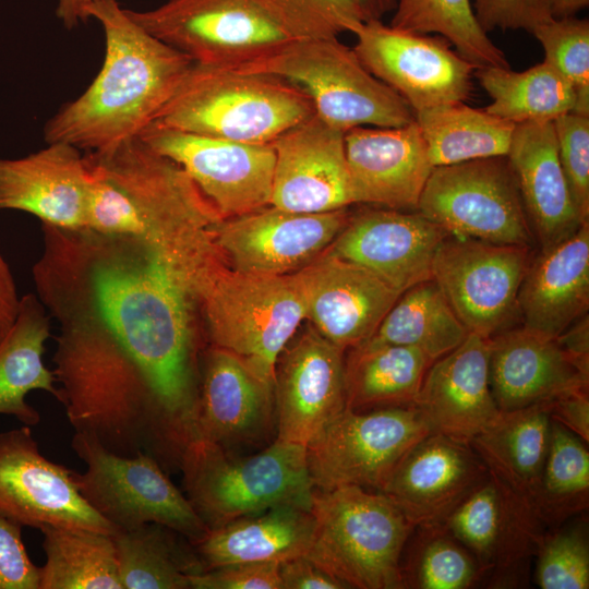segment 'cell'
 Here are the masks:
<instances>
[{
    "label": "cell",
    "mask_w": 589,
    "mask_h": 589,
    "mask_svg": "<svg viewBox=\"0 0 589 589\" xmlns=\"http://www.w3.org/2000/svg\"><path fill=\"white\" fill-rule=\"evenodd\" d=\"M32 273L37 297L60 325L104 324L151 380L170 435L197 431L201 372L197 305L157 251L135 236L41 224Z\"/></svg>",
    "instance_id": "cell-1"
},
{
    "label": "cell",
    "mask_w": 589,
    "mask_h": 589,
    "mask_svg": "<svg viewBox=\"0 0 589 589\" xmlns=\"http://www.w3.org/2000/svg\"><path fill=\"white\" fill-rule=\"evenodd\" d=\"M85 159L92 176L86 228L139 237L175 268L215 249L221 217L178 164L140 136Z\"/></svg>",
    "instance_id": "cell-2"
},
{
    "label": "cell",
    "mask_w": 589,
    "mask_h": 589,
    "mask_svg": "<svg viewBox=\"0 0 589 589\" xmlns=\"http://www.w3.org/2000/svg\"><path fill=\"white\" fill-rule=\"evenodd\" d=\"M86 12L105 34L101 69L48 120L44 134L47 143L98 153L140 136L155 122L193 61L145 31L117 0H97Z\"/></svg>",
    "instance_id": "cell-3"
},
{
    "label": "cell",
    "mask_w": 589,
    "mask_h": 589,
    "mask_svg": "<svg viewBox=\"0 0 589 589\" xmlns=\"http://www.w3.org/2000/svg\"><path fill=\"white\" fill-rule=\"evenodd\" d=\"M60 402L76 433L119 456L175 464L156 390L137 360L100 322L60 325L52 358Z\"/></svg>",
    "instance_id": "cell-4"
},
{
    "label": "cell",
    "mask_w": 589,
    "mask_h": 589,
    "mask_svg": "<svg viewBox=\"0 0 589 589\" xmlns=\"http://www.w3.org/2000/svg\"><path fill=\"white\" fill-rule=\"evenodd\" d=\"M314 113L309 95L279 76L193 63L155 122L205 136L271 144Z\"/></svg>",
    "instance_id": "cell-5"
},
{
    "label": "cell",
    "mask_w": 589,
    "mask_h": 589,
    "mask_svg": "<svg viewBox=\"0 0 589 589\" xmlns=\"http://www.w3.org/2000/svg\"><path fill=\"white\" fill-rule=\"evenodd\" d=\"M195 301L211 346L274 387L276 362L305 320L297 274L244 273L223 261L202 278Z\"/></svg>",
    "instance_id": "cell-6"
},
{
    "label": "cell",
    "mask_w": 589,
    "mask_h": 589,
    "mask_svg": "<svg viewBox=\"0 0 589 589\" xmlns=\"http://www.w3.org/2000/svg\"><path fill=\"white\" fill-rule=\"evenodd\" d=\"M306 557L347 588H405L401 555L416 528L395 503L360 486L313 490Z\"/></svg>",
    "instance_id": "cell-7"
},
{
    "label": "cell",
    "mask_w": 589,
    "mask_h": 589,
    "mask_svg": "<svg viewBox=\"0 0 589 589\" xmlns=\"http://www.w3.org/2000/svg\"><path fill=\"white\" fill-rule=\"evenodd\" d=\"M179 468L187 497L209 530L279 505L311 508L306 447L299 444L275 438L255 455L232 457L199 440L184 449Z\"/></svg>",
    "instance_id": "cell-8"
},
{
    "label": "cell",
    "mask_w": 589,
    "mask_h": 589,
    "mask_svg": "<svg viewBox=\"0 0 589 589\" xmlns=\"http://www.w3.org/2000/svg\"><path fill=\"white\" fill-rule=\"evenodd\" d=\"M233 70L266 73L300 86L311 98L315 115L342 132L414 121L406 100L375 77L338 37L291 39Z\"/></svg>",
    "instance_id": "cell-9"
},
{
    "label": "cell",
    "mask_w": 589,
    "mask_h": 589,
    "mask_svg": "<svg viewBox=\"0 0 589 589\" xmlns=\"http://www.w3.org/2000/svg\"><path fill=\"white\" fill-rule=\"evenodd\" d=\"M71 447L86 470H73L75 485L86 503L117 530L156 522L184 536L192 544L209 531L189 498L147 453L119 456L94 438L74 433Z\"/></svg>",
    "instance_id": "cell-10"
},
{
    "label": "cell",
    "mask_w": 589,
    "mask_h": 589,
    "mask_svg": "<svg viewBox=\"0 0 589 589\" xmlns=\"http://www.w3.org/2000/svg\"><path fill=\"white\" fill-rule=\"evenodd\" d=\"M432 432L413 405L346 408L306 446L313 490L352 485L381 492L401 459Z\"/></svg>",
    "instance_id": "cell-11"
},
{
    "label": "cell",
    "mask_w": 589,
    "mask_h": 589,
    "mask_svg": "<svg viewBox=\"0 0 589 589\" xmlns=\"http://www.w3.org/2000/svg\"><path fill=\"white\" fill-rule=\"evenodd\" d=\"M417 212L452 236L528 248L536 243L506 156L434 167Z\"/></svg>",
    "instance_id": "cell-12"
},
{
    "label": "cell",
    "mask_w": 589,
    "mask_h": 589,
    "mask_svg": "<svg viewBox=\"0 0 589 589\" xmlns=\"http://www.w3.org/2000/svg\"><path fill=\"white\" fill-rule=\"evenodd\" d=\"M127 12L193 63L209 67L238 69L292 39L253 0H167Z\"/></svg>",
    "instance_id": "cell-13"
},
{
    "label": "cell",
    "mask_w": 589,
    "mask_h": 589,
    "mask_svg": "<svg viewBox=\"0 0 589 589\" xmlns=\"http://www.w3.org/2000/svg\"><path fill=\"white\" fill-rule=\"evenodd\" d=\"M531 257L528 247L447 235L432 279L467 329L491 338L519 318L518 292Z\"/></svg>",
    "instance_id": "cell-14"
},
{
    "label": "cell",
    "mask_w": 589,
    "mask_h": 589,
    "mask_svg": "<svg viewBox=\"0 0 589 589\" xmlns=\"http://www.w3.org/2000/svg\"><path fill=\"white\" fill-rule=\"evenodd\" d=\"M178 164L212 203L221 219L271 205L275 152L254 144L149 124L140 135Z\"/></svg>",
    "instance_id": "cell-15"
},
{
    "label": "cell",
    "mask_w": 589,
    "mask_h": 589,
    "mask_svg": "<svg viewBox=\"0 0 589 589\" xmlns=\"http://www.w3.org/2000/svg\"><path fill=\"white\" fill-rule=\"evenodd\" d=\"M353 34L362 64L414 112L470 97L476 67L446 38L397 29L382 20L366 21Z\"/></svg>",
    "instance_id": "cell-16"
},
{
    "label": "cell",
    "mask_w": 589,
    "mask_h": 589,
    "mask_svg": "<svg viewBox=\"0 0 589 589\" xmlns=\"http://www.w3.org/2000/svg\"><path fill=\"white\" fill-rule=\"evenodd\" d=\"M32 426L0 432V516L40 529L61 526L115 534L118 530L79 492L73 470L47 459Z\"/></svg>",
    "instance_id": "cell-17"
},
{
    "label": "cell",
    "mask_w": 589,
    "mask_h": 589,
    "mask_svg": "<svg viewBox=\"0 0 589 589\" xmlns=\"http://www.w3.org/2000/svg\"><path fill=\"white\" fill-rule=\"evenodd\" d=\"M350 213H296L273 205L221 219L214 241L227 264L239 272L288 275L323 254L346 226Z\"/></svg>",
    "instance_id": "cell-18"
},
{
    "label": "cell",
    "mask_w": 589,
    "mask_h": 589,
    "mask_svg": "<svg viewBox=\"0 0 589 589\" xmlns=\"http://www.w3.org/2000/svg\"><path fill=\"white\" fill-rule=\"evenodd\" d=\"M274 402L276 440L306 447L346 409L344 350L308 326L276 362Z\"/></svg>",
    "instance_id": "cell-19"
},
{
    "label": "cell",
    "mask_w": 589,
    "mask_h": 589,
    "mask_svg": "<svg viewBox=\"0 0 589 589\" xmlns=\"http://www.w3.org/2000/svg\"><path fill=\"white\" fill-rule=\"evenodd\" d=\"M447 235L417 211L365 208L350 214L326 251L369 269L402 293L432 279L436 250Z\"/></svg>",
    "instance_id": "cell-20"
},
{
    "label": "cell",
    "mask_w": 589,
    "mask_h": 589,
    "mask_svg": "<svg viewBox=\"0 0 589 589\" xmlns=\"http://www.w3.org/2000/svg\"><path fill=\"white\" fill-rule=\"evenodd\" d=\"M271 205L296 213H326L356 204L345 132L315 113L273 143Z\"/></svg>",
    "instance_id": "cell-21"
},
{
    "label": "cell",
    "mask_w": 589,
    "mask_h": 589,
    "mask_svg": "<svg viewBox=\"0 0 589 589\" xmlns=\"http://www.w3.org/2000/svg\"><path fill=\"white\" fill-rule=\"evenodd\" d=\"M296 274L305 320L344 351L371 338L401 294L369 269L327 251Z\"/></svg>",
    "instance_id": "cell-22"
},
{
    "label": "cell",
    "mask_w": 589,
    "mask_h": 589,
    "mask_svg": "<svg viewBox=\"0 0 589 589\" xmlns=\"http://www.w3.org/2000/svg\"><path fill=\"white\" fill-rule=\"evenodd\" d=\"M489 476L467 442L432 432L398 464L380 493L420 528L442 526Z\"/></svg>",
    "instance_id": "cell-23"
},
{
    "label": "cell",
    "mask_w": 589,
    "mask_h": 589,
    "mask_svg": "<svg viewBox=\"0 0 589 589\" xmlns=\"http://www.w3.org/2000/svg\"><path fill=\"white\" fill-rule=\"evenodd\" d=\"M345 152L356 204L417 211L434 167L416 121L352 128L345 132Z\"/></svg>",
    "instance_id": "cell-24"
},
{
    "label": "cell",
    "mask_w": 589,
    "mask_h": 589,
    "mask_svg": "<svg viewBox=\"0 0 589 589\" xmlns=\"http://www.w3.org/2000/svg\"><path fill=\"white\" fill-rule=\"evenodd\" d=\"M481 572H506L536 555L548 527L532 504L489 472L442 525Z\"/></svg>",
    "instance_id": "cell-25"
},
{
    "label": "cell",
    "mask_w": 589,
    "mask_h": 589,
    "mask_svg": "<svg viewBox=\"0 0 589 589\" xmlns=\"http://www.w3.org/2000/svg\"><path fill=\"white\" fill-rule=\"evenodd\" d=\"M92 176L85 155L55 142L15 159H0V211L34 215L41 224L86 228Z\"/></svg>",
    "instance_id": "cell-26"
},
{
    "label": "cell",
    "mask_w": 589,
    "mask_h": 589,
    "mask_svg": "<svg viewBox=\"0 0 589 589\" xmlns=\"http://www.w3.org/2000/svg\"><path fill=\"white\" fill-rule=\"evenodd\" d=\"M489 362L490 338L470 332L429 366L413 406L433 432L470 443L496 417Z\"/></svg>",
    "instance_id": "cell-27"
},
{
    "label": "cell",
    "mask_w": 589,
    "mask_h": 589,
    "mask_svg": "<svg viewBox=\"0 0 589 589\" xmlns=\"http://www.w3.org/2000/svg\"><path fill=\"white\" fill-rule=\"evenodd\" d=\"M489 370L500 410L546 402L589 383V375L573 362L557 338L524 325L490 338Z\"/></svg>",
    "instance_id": "cell-28"
},
{
    "label": "cell",
    "mask_w": 589,
    "mask_h": 589,
    "mask_svg": "<svg viewBox=\"0 0 589 589\" xmlns=\"http://www.w3.org/2000/svg\"><path fill=\"white\" fill-rule=\"evenodd\" d=\"M200 372V440L224 448L260 440L275 419L274 387L215 346L204 351Z\"/></svg>",
    "instance_id": "cell-29"
},
{
    "label": "cell",
    "mask_w": 589,
    "mask_h": 589,
    "mask_svg": "<svg viewBox=\"0 0 589 589\" xmlns=\"http://www.w3.org/2000/svg\"><path fill=\"white\" fill-rule=\"evenodd\" d=\"M506 157L540 250L567 239L585 224L560 161L553 121L516 124Z\"/></svg>",
    "instance_id": "cell-30"
},
{
    "label": "cell",
    "mask_w": 589,
    "mask_h": 589,
    "mask_svg": "<svg viewBox=\"0 0 589 589\" xmlns=\"http://www.w3.org/2000/svg\"><path fill=\"white\" fill-rule=\"evenodd\" d=\"M589 221L531 257L518 292L522 325L556 338L588 314Z\"/></svg>",
    "instance_id": "cell-31"
},
{
    "label": "cell",
    "mask_w": 589,
    "mask_h": 589,
    "mask_svg": "<svg viewBox=\"0 0 589 589\" xmlns=\"http://www.w3.org/2000/svg\"><path fill=\"white\" fill-rule=\"evenodd\" d=\"M314 532L311 509L286 504L211 529L193 545L203 570L236 563H281L306 555Z\"/></svg>",
    "instance_id": "cell-32"
},
{
    "label": "cell",
    "mask_w": 589,
    "mask_h": 589,
    "mask_svg": "<svg viewBox=\"0 0 589 589\" xmlns=\"http://www.w3.org/2000/svg\"><path fill=\"white\" fill-rule=\"evenodd\" d=\"M551 425L544 402L500 410L469 444L491 474L531 503L549 453Z\"/></svg>",
    "instance_id": "cell-33"
},
{
    "label": "cell",
    "mask_w": 589,
    "mask_h": 589,
    "mask_svg": "<svg viewBox=\"0 0 589 589\" xmlns=\"http://www.w3.org/2000/svg\"><path fill=\"white\" fill-rule=\"evenodd\" d=\"M50 336L48 312L38 297L21 298L16 322L0 344V414L12 416L24 425L39 423V412L26 401V395L44 390L60 400L52 371L43 356Z\"/></svg>",
    "instance_id": "cell-34"
},
{
    "label": "cell",
    "mask_w": 589,
    "mask_h": 589,
    "mask_svg": "<svg viewBox=\"0 0 589 589\" xmlns=\"http://www.w3.org/2000/svg\"><path fill=\"white\" fill-rule=\"evenodd\" d=\"M433 362L421 351L366 340L345 359L346 408L411 406Z\"/></svg>",
    "instance_id": "cell-35"
},
{
    "label": "cell",
    "mask_w": 589,
    "mask_h": 589,
    "mask_svg": "<svg viewBox=\"0 0 589 589\" xmlns=\"http://www.w3.org/2000/svg\"><path fill=\"white\" fill-rule=\"evenodd\" d=\"M433 167L507 156L516 124L464 101L414 112Z\"/></svg>",
    "instance_id": "cell-36"
},
{
    "label": "cell",
    "mask_w": 589,
    "mask_h": 589,
    "mask_svg": "<svg viewBox=\"0 0 589 589\" xmlns=\"http://www.w3.org/2000/svg\"><path fill=\"white\" fill-rule=\"evenodd\" d=\"M469 333L437 284L429 279L405 290L368 340L411 347L434 362Z\"/></svg>",
    "instance_id": "cell-37"
},
{
    "label": "cell",
    "mask_w": 589,
    "mask_h": 589,
    "mask_svg": "<svg viewBox=\"0 0 589 589\" xmlns=\"http://www.w3.org/2000/svg\"><path fill=\"white\" fill-rule=\"evenodd\" d=\"M180 536L156 522L112 534L122 588H191L190 575L202 572L203 565Z\"/></svg>",
    "instance_id": "cell-38"
},
{
    "label": "cell",
    "mask_w": 589,
    "mask_h": 589,
    "mask_svg": "<svg viewBox=\"0 0 589 589\" xmlns=\"http://www.w3.org/2000/svg\"><path fill=\"white\" fill-rule=\"evenodd\" d=\"M473 76L492 99L485 110L514 124L553 121L575 104L572 84L544 60L521 72L479 68Z\"/></svg>",
    "instance_id": "cell-39"
},
{
    "label": "cell",
    "mask_w": 589,
    "mask_h": 589,
    "mask_svg": "<svg viewBox=\"0 0 589 589\" xmlns=\"http://www.w3.org/2000/svg\"><path fill=\"white\" fill-rule=\"evenodd\" d=\"M39 589H123L112 534L44 526Z\"/></svg>",
    "instance_id": "cell-40"
},
{
    "label": "cell",
    "mask_w": 589,
    "mask_h": 589,
    "mask_svg": "<svg viewBox=\"0 0 589 589\" xmlns=\"http://www.w3.org/2000/svg\"><path fill=\"white\" fill-rule=\"evenodd\" d=\"M389 25L421 34L436 33L476 69L510 68L478 24L470 0H398Z\"/></svg>",
    "instance_id": "cell-41"
},
{
    "label": "cell",
    "mask_w": 589,
    "mask_h": 589,
    "mask_svg": "<svg viewBox=\"0 0 589 589\" xmlns=\"http://www.w3.org/2000/svg\"><path fill=\"white\" fill-rule=\"evenodd\" d=\"M531 503L548 528L558 526L588 507L587 444L553 420L549 453Z\"/></svg>",
    "instance_id": "cell-42"
},
{
    "label": "cell",
    "mask_w": 589,
    "mask_h": 589,
    "mask_svg": "<svg viewBox=\"0 0 589 589\" xmlns=\"http://www.w3.org/2000/svg\"><path fill=\"white\" fill-rule=\"evenodd\" d=\"M422 543L408 566L401 567L404 586L420 589H466L482 573L471 553L443 526L421 528Z\"/></svg>",
    "instance_id": "cell-43"
},
{
    "label": "cell",
    "mask_w": 589,
    "mask_h": 589,
    "mask_svg": "<svg viewBox=\"0 0 589 589\" xmlns=\"http://www.w3.org/2000/svg\"><path fill=\"white\" fill-rule=\"evenodd\" d=\"M292 39L354 33L364 17L357 0H253Z\"/></svg>",
    "instance_id": "cell-44"
},
{
    "label": "cell",
    "mask_w": 589,
    "mask_h": 589,
    "mask_svg": "<svg viewBox=\"0 0 589 589\" xmlns=\"http://www.w3.org/2000/svg\"><path fill=\"white\" fill-rule=\"evenodd\" d=\"M553 65L574 87L572 112L589 117V22L587 19L551 20L531 33Z\"/></svg>",
    "instance_id": "cell-45"
},
{
    "label": "cell",
    "mask_w": 589,
    "mask_h": 589,
    "mask_svg": "<svg viewBox=\"0 0 589 589\" xmlns=\"http://www.w3.org/2000/svg\"><path fill=\"white\" fill-rule=\"evenodd\" d=\"M536 555L540 588H589V545L584 525L546 532Z\"/></svg>",
    "instance_id": "cell-46"
},
{
    "label": "cell",
    "mask_w": 589,
    "mask_h": 589,
    "mask_svg": "<svg viewBox=\"0 0 589 589\" xmlns=\"http://www.w3.org/2000/svg\"><path fill=\"white\" fill-rule=\"evenodd\" d=\"M560 161L582 223L589 221V117L573 112L553 120Z\"/></svg>",
    "instance_id": "cell-47"
},
{
    "label": "cell",
    "mask_w": 589,
    "mask_h": 589,
    "mask_svg": "<svg viewBox=\"0 0 589 589\" xmlns=\"http://www.w3.org/2000/svg\"><path fill=\"white\" fill-rule=\"evenodd\" d=\"M192 589H283L277 562L236 563L190 575Z\"/></svg>",
    "instance_id": "cell-48"
},
{
    "label": "cell",
    "mask_w": 589,
    "mask_h": 589,
    "mask_svg": "<svg viewBox=\"0 0 589 589\" xmlns=\"http://www.w3.org/2000/svg\"><path fill=\"white\" fill-rule=\"evenodd\" d=\"M473 13L486 34L500 28L532 31L553 20L544 0H474Z\"/></svg>",
    "instance_id": "cell-49"
},
{
    "label": "cell",
    "mask_w": 589,
    "mask_h": 589,
    "mask_svg": "<svg viewBox=\"0 0 589 589\" xmlns=\"http://www.w3.org/2000/svg\"><path fill=\"white\" fill-rule=\"evenodd\" d=\"M0 589H39V567L29 558L22 526L0 516Z\"/></svg>",
    "instance_id": "cell-50"
},
{
    "label": "cell",
    "mask_w": 589,
    "mask_h": 589,
    "mask_svg": "<svg viewBox=\"0 0 589 589\" xmlns=\"http://www.w3.org/2000/svg\"><path fill=\"white\" fill-rule=\"evenodd\" d=\"M553 421L589 442V397L588 387L563 393L544 402Z\"/></svg>",
    "instance_id": "cell-51"
},
{
    "label": "cell",
    "mask_w": 589,
    "mask_h": 589,
    "mask_svg": "<svg viewBox=\"0 0 589 589\" xmlns=\"http://www.w3.org/2000/svg\"><path fill=\"white\" fill-rule=\"evenodd\" d=\"M283 589H345L347 586L305 555L279 563Z\"/></svg>",
    "instance_id": "cell-52"
},
{
    "label": "cell",
    "mask_w": 589,
    "mask_h": 589,
    "mask_svg": "<svg viewBox=\"0 0 589 589\" xmlns=\"http://www.w3.org/2000/svg\"><path fill=\"white\" fill-rule=\"evenodd\" d=\"M20 303L21 299L17 296L13 275L0 254V344L16 322Z\"/></svg>",
    "instance_id": "cell-53"
},
{
    "label": "cell",
    "mask_w": 589,
    "mask_h": 589,
    "mask_svg": "<svg viewBox=\"0 0 589 589\" xmlns=\"http://www.w3.org/2000/svg\"><path fill=\"white\" fill-rule=\"evenodd\" d=\"M556 338L579 370L589 375L588 314L570 325Z\"/></svg>",
    "instance_id": "cell-54"
},
{
    "label": "cell",
    "mask_w": 589,
    "mask_h": 589,
    "mask_svg": "<svg viewBox=\"0 0 589 589\" xmlns=\"http://www.w3.org/2000/svg\"><path fill=\"white\" fill-rule=\"evenodd\" d=\"M97 0H57L56 15L63 26L71 29L88 21L87 8Z\"/></svg>",
    "instance_id": "cell-55"
},
{
    "label": "cell",
    "mask_w": 589,
    "mask_h": 589,
    "mask_svg": "<svg viewBox=\"0 0 589 589\" xmlns=\"http://www.w3.org/2000/svg\"><path fill=\"white\" fill-rule=\"evenodd\" d=\"M552 19L573 17L588 7L589 0H544Z\"/></svg>",
    "instance_id": "cell-56"
},
{
    "label": "cell",
    "mask_w": 589,
    "mask_h": 589,
    "mask_svg": "<svg viewBox=\"0 0 589 589\" xmlns=\"http://www.w3.org/2000/svg\"><path fill=\"white\" fill-rule=\"evenodd\" d=\"M362 11L364 22L382 20L384 15L395 10L398 0H357Z\"/></svg>",
    "instance_id": "cell-57"
}]
</instances>
